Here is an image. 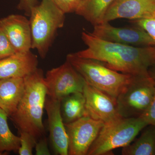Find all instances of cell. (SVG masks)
Listing matches in <instances>:
<instances>
[{"label":"cell","mask_w":155,"mask_h":155,"mask_svg":"<svg viewBox=\"0 0 155 155\" xmlns=\"http://www.w3.org/2000/svg\"><path fill=\"white\" fill-rule=\"evenodd\" d=\"M94 36L107 41L137 47L155 45V42L145 31L137 26L134 28H119L109 22L94 25L91 32Z\"/></svg>","instance_id":"9c48e42d"},{"label":"cell","mask_w":155,"mask_h":155,"mask_svg":"<svg viewBox=\"0 0 155 155\" xmlns=\"http://www.w3.org/2000/svg\"><path fill=\"white\" fill-rule=\"evenodd\" d=\"M35 152L37 155H51L49 150L47 140L45 136L43 137L37 142L35 146Z\"/></svg>","instance_id":"d4e9b609"},{"label":"cell","mask_w":155,"mask_h":155,"mask_svg":"<svg viewBox=\"0 0 155 155\" xmlns=\"http://www.w3.org/2000/svg\"><path fill=\"white\" fill-rule=\"evenodd\" d=\"M7 114L0 108V155L5 153L18 152L20 137L11 132L8 123Z\"/></svg>","instance_id":"d6986e66"},{"label":"cell","mask_w":155,"mask_h":155,"mask_svg":"<svg viewBox=\"0 0 155 155\" xmlns=\"http://www.w3.org/2000/svg\"><path fill=\"white\" fill-rule=\"evenodd\" d=\"M47 96L54 99L62 100L75 92H83L85 80L70 63L48 70L45 77Z\"/></svg>","instance_id":"52a82bcc"},{"label":"cell","mask_w":155,"mask_h":155,"mask_svg":"<svg viewBox=\"0 0 155 155\" xmlns=\"http://www.w3.org/2000/svg\"><path fill=\"white\" fill-rule=\"evenodd\" d=\"M38 59L31 51L16 52L0 60V80L11 78H24L38 69Z\"/></svg>","instance_id":"5bb4252c"},{"label":"cell","mask_w":155,"mask_h":155,"mask_svg":"<svg viewBox=\"0 0 155 155\" xmlns=\"http://www.w3.org/2000/svg\"><path fill=\"white\" fill-rule=\"evenodd\" d=\"M155 11V0H115L106 12L102 22L120 18L137 20Z\"/></svg>","instance_id":"4fadbf2b"},{"label":"cell","mask_w":155,"mask_h":155,"mask_svg":"<svg viewBox=\"0 0 155 155\" xmlns=\"http://www.w3.org/2000/svg\"><path fill=\"white\" fill-rule=\"evenodd\" d=\"M155 91V83L149 74L132 75L116 99L119 115L125 118L141 117L149 107Z\"/></svg>","instance_id":"8992f818"},{"label":"cell","mask_w":155,"mask_h":155,"mask_svg":"<svg viewBox=\"0 0 155 155\" xmlns=\"http://www.w3.org/2000/svg\"><path fill=\"white\" fill-rule=\"evenodd\" d=\"M19 134L20 146L18 152L19 155H32L37 140L33 136L25 131H20Z\"/></svg>","instance_id":"ffe728a7"},{"label":"cell","mask_w":155,"mask_h":155,"mask_svg":"<svg viewBox=\"0 0 155 155\" xmlns=\"http://www.w3.org/2000/svg\"><path fill=\"white\" fill-rule=\"evenodd\" d=\"M87 116L104 124L121 118L117 110L116 99L85 84L84 88Z\"/></svg>","instance_id":"30bf717a"},{"label":"cell","mask_w":155,"mask_h":155,"mask_svg":"<svg viewBox=\"0 0 155 155\" xmlns=\"http://www.w3.org/2000/svg\"><path fill=\"white\" fill-rule=\"evenodd\" d=\"M57 5L65 14L76 12L85 0H54Z\"/></svg>","instance_id":"7402d4cb"},{"label":"cell","mask_w":155,"mask_h":155,"mask_svg":"<svg viewBox=\"0 0 155 155\" xmlns=\"http://www.w3.org/2000/svg\"><path fill=\"white\" fill-rule=\"evenodd\" d=\"M123 155H155V125H148L135 141L123 147Z\"/></svg>","instance_id":"e0dca14e"},{"label":"cell","mask_w":155,"mask_h":155,"mask_svg":"<svg viewBox=\"0 0 155 155\" xmlns=\"http://www.w3.org/2000/svg\"><path fill=\"white\" fill-rule=\"evenodd\" d=\"M61 112L64 124L87 116L85 99L83 93H73L63 97L61 101Z\"/></svg>","instance_id":"2e32d148"},{"label":"cell","mask_w":155,"mask_h":155,"mask_svg":"<svg viewBox=\"0 0 155 155\" xmlns=\"http://www.w3.org/2000/svg\"><path fill=\"white\" fill-rule=\"evenodd\" d=\"M0 28L5 34L16 52L31 49L30 21L26 17L19 14H11L0 19Z\"/></svg>","instance_id":"7c38bea8"},{"label":"cell","mask_w":155,"mask_h":155,"mask_svg":"<svg viewBox=\"0 0 155 155\" xmlns=\"http://www.w3.org/2000/svg\"><path fill=\"white\" fill-rule=\"evenodd\" d=\"M81 38L86 49L75 54L80 58L100 61L118 72L132 75H149L155 64V45L136 47L101 39L91 32L83 31Z\"/></svg>","instance_id":"6da1fadb"},{"label":"cell","mask_w":155,"mask_h":155,"mask_svg":"<svg viewBox=\"0 0 155 155\" xmlns=\"http://www.w3.org/2000/svg\"><path fill=\"white\" fill-rule=\"evenodd\" d=\"M25 89V81L22 78L0 80V108L10 117L17 110Z\"/></svg>","instance_id":"9a60e30c"},{"label":"cell","mask_w":155,"mask_h":155,"mask_svg":"<svg viewBox=\"0 0 155 155\" xmlns=\"http://www.w3.org/2000/svg\"><path fill=\"white\" fill-rule=\"evenodd\" d=\"M29 17L31 49L36 50L41 58H44L57 31L64 26L65 14L54 0H42L31 9Z\"/></svg>","instance_id":"3957f363"},{"label":"cell","mask_w":155,"mask_h":155,"mask_svg":"<svg viewBox=\"0 0 155 155\" xmlns=\"http://www.w3.org/2000/svg\"><path fill=\"white\" fill-rule=\"evenodd\" d=\"M115 0H85L75 13L94 25L102 22L108 9Z\"/></svg>","instance_id":"ac0fdd59"},{"label":"cell","mask_w":155,"mask_h":155,"mask_svg":"<svg viewBox=\"0 0 155 155\" xmlns=\"http://www.w3.org/2000/svg\"><path fill=\"white\" fill-rule=\"evenodd\" d=\"M25 89L17 110L10 117L19 132L25 131L37 140L45 136L42 122L47 96L45 76L37 69L24 78Z\"/></svg>","instance_id":"7a4b0ae2"},{"label":"cell","mask_w":155,"mask_h":155,"mask_svg":"<svg viewBox=\"0 0 155 155\" xmlns=\"http://www.w3.org/2000/svg\"><path fill=\"white\" fill-rule=\"evenodd\" d=\"M67 61L82 76L86 83L116 99L132 78V75L119 73L100 61L80 58L75 53L67 55Z\"/></svg>","instance_id":"277c9868"},{"label":"cell","mask_w":155,"mask_h":155,"mask_svg":"<svg viewBox=\"0 0 155 155\" xmlns=\"http://www.w3.org/2000/svg\"><path fill=\"white\" fill-rule=\"evenodd\" d=\"M134 22L145 31L155 42V11L145 18L134 20Z\"/></svg>","instance_id":"44dd1931"},{"label":"cell","mask_w":155,"mask_h":155,"mask_svg":"<svg viewBox=\"0 0 155 155\" xmlns=\"http://www.w3.org/2000/svg\"><path fill=\"white\" fill-rule=\"evenodd\" d=\"M148 72L150 76L152 78L155 83V64L150 68Z\"/></svg>","instance_id":"4316f807"},{"label":"cell","mask_w":155,"mask_h":155,"mask_svg":"<svg viewBox=\"0 0 155 155\" xmlns=\"http://www.w3.org/2000/svg\"><path fill=\"white\" fill-rule=\"evenodd\" d=\"M38 5V0H19L17 9L25 12L26 16L29 17L31 9Z\"/></svg>","instance_id":"484cf974"},{"label":"cell","mask_w":155,"mask_h":155,"mask_svg":"<svg viewBox=\"0 0 155 155\" xmlns=\"http://www.w3.org/2000/svg\"><path fill=\"white\" fill-rule=\"evenodd\" d=\"M61 100L46 97L45 109L48 115L51 144L56 155H68V135L61 112Z\"/></svg>","instance_id":"8fae6325"},{"label":"cell","mask_w":155,"mask_h":155,"mask_svg":"<svg viewBox=\"0 0 155 155\" xmlns=\"http://www.w3.org/2000/svg\"><path fill=\"white\" fill-rule=\"evenodd\" d=\"M147 123L141 117H121L104 124L89 150L87 155H111L113 150L133 142Z\"/></svg>","instance_id":"5b68a950"},{"label":"cell","mask_w":155,"mask_h":155,"mask_svg":"<svg viewBox=\"0 0 155 155\" xmlns=\"http://www.w3.org/2000/svg\"><path fill=\"white\" fill-rule=\"evenodd\" d=\"M64 125L69 140L68 155H87L104 123L84 116Z\"/></svg>","instance_id":"ba28073f"},{"label":"cell","mask_w":155,"mask_h":155,"mask_svg":"<svg viewBox=\"0 0 155 155\" xmlns=\"http://www.w3.org/2000/svg\"><path fill=\"white\" fill-rule=\"evenodd\" d=\"M16 53L10 41L0 28V60Z\"/></svg>","instance_id":"603a6c76"},{"label":"cell","mask_w":155,"mask_h":155,"mask_svg":"<svg viewBox=\"0 0 155 155\" xmlns=\"http://www.w3.org/2000/svg\"><path fill=\"white\" fill-rule=\"evenodd\" d=\"M140 117L144 119L148 125H155V91L149 107Z\"/></svg>","instance_id":"cb8c5ba5"}]
</instances>
